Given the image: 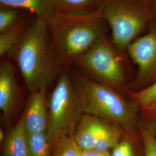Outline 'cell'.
I'll return each mask as SVG.
<instances>
[{"label":"cell","mask_w":156,"mask_h":156,"mask_svg":"<svg viewBox=\"0 0 156 156\" xmlns=\"http://www.w3.org/2000/svg\"><path fill=\"white\" fill-rule=\"evenodd\" d=\"M106 23L100 10L55 13L47 23L57 62L77 60L105 34Z\"/></svg>","instance_id":"obj_1"},{"label":"cell","mask_w":156,"mask_h":156,"mask_svg":"<svg viewBox=\"0 0 156 156\" xmlns=\"http://www.w3.org/2000/svg\"><path fill=\"white\" fill-rule=\"evenodd\" d=\"M11 51L29 89L45 87L55 78L58 62L46 20L36 17Z\"/></svg>","instance_id":"obj_2"},{"label":"cell","mask_w":156,"mask_h":156,"mask_svg":"<svg viewBox=\"0 0 156 156\" xmlns=\"http://www.w3.org/2000/svg\"><path fill=\"white\" fill-rule=\"evenodd\" d=\"M100 11L111 28L113 45L121 52L156 18L153 0H104Z\"/></svg>","instance_id":"obj_3"},{"label":"cell","mask_w":156,"mask_h":156,"mask_svg":"<svg viewBox=\"0 0 156 156\" xmlns=\"http://www.w3.org/2000/svg\"><path fill=\"white\" fill-rule=\"evenodd\" d=\"M82 111L133 131L136 123L134 107L116 91L87 79L80 80L78 89Z\"/></svg>","instance_id":"obj_4"},{"label":"cell","mask_w":156,"mask_h":156,"mask_svg":"<svg viewBox=\"0 0 156 156\" xmlns=\"http://www.w3.org/2000/svg\"><path fill=\"white\" fill-rule=\"evenodd\" d=\"M49 108L47 134L53 142L59 134L73 131L75 121L82 111L78 90L73 87L67 73L62 74L51 95Z\"/></svg>","instance_id":"obj_5"},{"label":"cell","mask_w":156,"mask_h":156,"mask_svg":"<svg viewBox=\"0 0 156 156\" xmlns=\"http://www.w3.org/2000/svg\"><path fill=\"white\" fill-rule=\"evenodd\" d=\"M77 61L106 83L119 86L124 82V73L121 58L105 34Z\"/></svg>","instance_id":"obj_6"},{"label":"cell","mask_w":156,"mask_h":156,"mask_svg":"<svg viewBox=\"0 0 156 156\" xmlns=\"http://www.w3.org/2000/svg\"><path fill=\"white\" fill-rule=\"evenodd\" d=\"M127 49L138 66V80L142 83H153L156 80V18Z\"/></svg>","instance_id":"obj_7"},{"label":"cell","mask_w":156,"mask_h":156,"mask_svg":"<svg viewBox=\"0 0 156 156\" xmlns=\"http://www.w3.org/2000/svg\"><path fill=\"white\" fill-rule=\"evenodd\" d=\"M45 87L41 88L31 95L23 117L27 133L47 131L48 119L45 106Z\"/></svg>","instance_id":"obj_8"},{"label":"cell","mask_w":156,"mask_h":156,"mask_svg":"<svg viewBox=\"0 0 156 156\" xmlns=\"http://www.w3.org/2000/svg\"><path fill=\"white\" fill-rule=\"evenodd\" d=\"M17 94L15 68L10 62H3L0 67V109L6 117L15 108Z\"/></svg>","instance_id":"obj_9"},{"label":"cell","mask_w":156,"mask_h":156,"mask_svg":"<svg viewBox=\"0 0 156 156\" xmlns=\"http://www.w3.org/2000/svg\"><path fill=\"white\" fill-rule=\"evenodd\" d=\"M97 117L84 116L73 135L74 140L81 151L93 150L96 140L105 126Z\"/></svg>","instance_id":"obj_10"},{"label":"cell","mask_w":156,"mask_h":156,"mask_svg":"<svg viewBox=\"0 0 156 156\" xmlns=\"http://www.w3.org/2000/svg\"><path fill=\"white\" fill-rule=\"evenodd\" d=\"M1 5L28 10L34 13L36 17L48 20L58 7L56 0H0Z\"/></svg>","instance_id":"obj_11"},{"label":"cell","mask_w":156,"mask_h":156,"mask_svg":"<svg viewBox=\"0 0 156 156\" xmlns=\"http://www.w3.org/2000/svg\"><path fill=\"white\" fill-rule=\"evenodd\" d=\"M5 156H30L27 133L23 119L7 136L4 147Z\"/></svg>","instance_id":"obj_12"},{"label":"cell","mask_w":156,"mask_h":156,"mask_svg":"<svg viewBox=\"0 0 156 156\" xmlns=\"http://www.w3.org/2000/svg\"><path fill=\"white\" fill-rule=\"evenodd\" d=\"M28 26L26 20L20 19L11 28L0 34L1 56H3L13 49L22 39Z\"/></svg>","instance_id":"obj_13"},{"label":"cell","mask_w":156,"mask_h":156,"mask_svg":"<svg viewBox=\"0 0 156 156\" xmlns=\"http://www.w3.org/2000/svg\"><path fill=\"white\" fill-rule=\"evenodd\" d=\"M104 0H56L58 11L92 13L100 10Z\"/></svg>","instance_id":"obj_14"},{"label":"cell","mask_w":156,"mask_h":156,"mask_svg":"<svg viewBox=\"0 0 156 156\" xmlns=\"http://www.w3.org/2000/svg\"><path fill=\"white\" fill-rule=\"evenodd\" d=\"M53 142L55 145L52 156H81L82 151L74 140L73 131L59 134Z\"/></svg>","instance_id":"obj_15"},{"label":"cell","mask_w":156,"mask_h":156,"mask_svg":"<svg viewBox=\"0 0 156 156\" xmlns=\"http://www.w3.org/2000/svg\"><path fill=\"white\" fill-rule=\"evenodd\" d=\"M27 142L30 156H49L50 140L47 131L27 133Z\"/></svg>","instance_id":"obj_16"},{"label":"cell","mask_w":156,"mask_h":156,"mask_svg":"<svg viewBox=\"0 0 156 156\" xmlns=\"http://www.w3.org/2000/svg\"><path fill=\"white\" fill-rule=\"evenodd\" d=\"M120 131L117 128L105 124L100 135L96 140L93 150L108 151L120 142Z\"/></svg>","instance_id":"obj_17"},{"label":"cell","mask_w":156,"mask_h":156,"mask_svg":"<svg viewBox=\"0 0 156 156\" xmlns=\"http://www.w3.org/2000/svg\"><path fill=\"white\" fill-rule=\"evenodd\" d=\"M131 97L140 109L149 105L156 99V80L144 89L131 93Z\"/></svg>","instance_id":"obj_18"},{"label":"cell","mask_w":156,"mask_h":156,"mask_svg":"<svg viewBox=\"0 0 156 156\" xmlns=\"http://www.w3.org/2000/svg\"><path fill=\"white\" fill-rule=\"evenodd\" d=\"M19 12L16 9L6 6L1 5L0 8V34L11 28L18 22Z\"/></svg>","instance_id":"obj_19"},{"label":"cell","mask_w":156,"mask_h":156,"mask_svg":"<svg viewBox=\"0 0 156 156\" xmlns=\"http://www.w3.org/2000/svg\"><path fill=\"white\" fill-rule=\"evenodd\" d=\"M144 146L145 156H156V137L154 131L147 126L140 127Z\"/></svg>","instance_id":"obj_20"},{"label":"cell","mask_w":156,"mask_h":156,"mask_svg":"<svg viewBox=\"0 0 156 156\" xmlns=\"http://www.w3.org/2000/svg\"><path fill=\"white\" fill-rule=\"evenodd\" d=\"M142 116L148 127L156 132V99L152 101L149 105L141 109Z\"/></svg>","instance_id":"obj_21"},{"label":"cell","mask_w":156,"mask_h":156,"mask_svg":"<svg viewBox=\"0 0 156 156\" xmlns=\"http://www.w3.org/2000/svg\"><path fill=\"white\" fill-rule=\"evenodd\" d=\"M134 149L132 144L127 140L119 142L113 148L111 156H134Z\"/></svg>","instance_id":"obj_22"},{"label":"cell","mask_w":156,"mask_h":156,"mask_svg":"<svg viewBox=\"0 0 156 156\" xmlns=\"http://www.w3.org/2000/svg\"><path fill=\"white\" fill-rule=\"evenodd\" d=\"M81 156H111L109 151H98L96 150L82 151Z\"/></svg>","instance_id":"obj_23"},{"label":"cell","mask_w":156,"mask_h":156,"mask_svg":"<svg viewBox=\"0 0 156 156\" xmlns=\"http://www.w3.org/2000/svg\"><path fill=\"white\" fill-rule=\"evenodd\" d=\"M4 133H3L2 131L1 130L0 131V140H2L4 139Z\"/></svg>","instance_id":"obj_24"},{"label":"cell","mask_w":156,"mask_h":156,"mask_svg":"<svg viewBox=\"0 0 156 156\" xmlns=\"http://www.w3.org/2000/svg\"><path fill=\"white\" fill-rule=\"evenodd\" d=\"M153 2H154V4H155L156 6V0H153Z\"/></svg>","instance_id":"obj_25"}]
</instances>
